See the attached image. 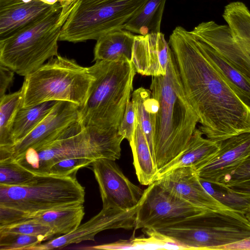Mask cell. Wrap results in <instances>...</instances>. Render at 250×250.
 <instances>
[{"mask_svg":"<svg viewBox=\"0 0 250 250\" xmlns=\"http://www.w3.org/2000/svg\"><path fill=\"white\" fill-rule=\"evenodd\" d=\"M168 43L186 96L203 134L220 142L250 132V108L212 65L191 31L176 27Z\"/></svg>","mask_w":250,"mask_h":250,"instance_id":"1","label":"cell"},{"mask_svg":"<svg viewBox=\"0 0 250 250\" xmlns=\"http://www.w3.org/2000/svg\"><path fill=\"white\" fill-rule=\"evenodd\" d=\"M150 90L158 103L152 124L159 170L186 149L199 119L186 96L173 53L166 75L152 77Z\"/></svg>","mask_w":250,"mask_h":250,"instance_id":"2","label":"cell"},{"mask_svg":"<svg viewBox=\"0 0 250 250\" xmlns=\"http://www.w3.org/2000/svg\"><path fill=\"white\" fill-rule=\"evenodd\" d=\"M88 68L94 79L79 121L84 127L117 132L131 98L135 68L130 61H96Z\"/></svg>","mask_w":250,"mask_h":250,"instance_id":"3","label":"cell"},{"mask_svg":"<svg viewBox=\"0 0 250 250\" xmlns=\"http://www.w3.org/2000/svg\"><path fill=\"white\" fill-rule=\"evenodd\" d=\"M124 139L118 131L84 127L78 119L51 142L38 149H29L13 161L36 175H44L51 165L67 158L118 160Z\"/></svg>","mask_w":250,"mask_h":250,"instance_id":"4","label":"cell"},{"mask_svg":"<svg viewBox=\"0 0 250 250\" xmlns=\"http://www.w3.org/2000/svg\"><path fill=\"white\" fill-rule=\"evenodd\" d=\"M59 2L11 35L0 39V64L21 76L34 72L59 55L62 28L69 14Z\"/></svg>","mask_w":250,"mask_h":250,"instance_id":"5","label":"cell"},{"mask_svg":"<svg viewBox=\"0 0 250 250\" xmlns=\"http://www.w3.org/2000/svg\"><path fill=\"white\" fill-rule=\"evenodd\" d=\"M88 67L59 55L49 59L25 77L21 87V107L49 101H67L81 108L85 104L94 81Z\"/></svg>","mask_w":250,"mask_h":250,"instance_id":"6","label":"cell"},{"mask_svg":"<svg viewBox=\"0 0 250 250\" xmlns=\"http://www.w3.org/2000/svg\"><path fill=\"white\" fill-rule=\"evenodd\" d=\"M85 194L76 173L66 176L36 175L26 185L0 184V206L21 211L32 218L48 210L83 204Z\"/></svg>","mask_w":250,"mask_h":250,"instance_id":"7","label":"cell"},{"mask_svg":"<svg viewBox=\"0 0 250 250\" xmlns=\"http://www.w3.org/2000/svg\"><path fill=\"white\" fill-rule=\"evenodd\" d=\"M147 0H79L63 24L59 41L97 40L126 23Z\"/></svg>","mask_w":250,"mask_h":250,"instance_id":"8","label":"cell"},{"mask_svg":"<svg viewBox=\"0 0 250 250\" xmlns=\"http://www.w3.org/2000/svg\"><path fill=\"white\" fill-rule=\"evenodd\" d=\"M185 250H213L250 237V224L243 212L211 211L206 216L156 229Z\"/></svg>","mask_w":250,"mask_h":250,"instance_id":"9","label":"cell"},{"mask_svg":"<svg viewBox=\"0 0 250 250\" xmlns=\"http://www.w3.org/2000/svg\"><path fill=\"white\" fill-rule=\"evenodd\" d=\"M213 211L194 206L170 192L156 181L144 190L134 230L158 229L186 222Z\"/></svg>","mask_w":250,"mask_h":250,"instance_id":"10","label":"cell"},{"mask_svg":"<svg viewBox=\"0 0 250 250\" xmlns=\"http://www.w3.org/2000/svg\"><path fill=\"white\" fill-rule=\"evenodd\" d=\"M80 107L67 101H57L44 119L13 146L0 148V162L13 161L29 149H38L51 142L79 118Z\"/></svg>","mask_w":250,"mask_h":250,"instance_id":"11","label":"cell"},{"mask_svg":"<svg viewBox=\"0 0 250 250\" xmlns=\"http://www.w3.org/2000/svg\"><path fill=\"white\" fill-rule=\"evenodd\" d=\"M91 166L99 185L103 206L128 211L139 205L144 190L129 181L115 161L99 159Z\"/></svg>","mask_w":250,"mask_h":250,"instance_id":"12","label":"cell"},{"mask_svg":"<svg viewBox=\"0 0 250 250\" xmlns=\"http://www.w3.org/2000/svg\"><path fill=\"white\" fill-rule=\"evenodd\" d=\"M250 156V132L219 142V148L192 167L200 179L216 185Z\"/></svg>","mask_w":250,"mask_h":250,"instance_id":"13","label":"cell"},{"mask_svg":"<svg viewBox=\"0 0 250 250\" xmlns=\"http://www.w3.org/2000/svg\"><path fill=\"white\" fill-rule=\"evenodd\" d=\"M139 205L128 211H121L103 206L95 216L81 225L71 232L54 238L35 247L32 250H49L62 249L69 245L85 241H94L98 233L106 229H132L136 225Z\"/></svg>","mask_w":250,"mask_h":250,"instance_id":"14","label":"cell"},{"mask_svg":"<svg viewBox=\"0 0 250 250\" xmlns=\"http://www.w3.org/2000/svg\"><path fill=\"white\" fill-rule=\"evenodd\" d=\"M155 181L170 192L197 207L213 211L235 210L205 189L192 167L175 169Z\"/></svg>","mask_w":250,"mask_h":250,"instance_id":"15","label":"cell"},{"mask_svg":"<svg viewBox=\"0 0 250 250\" xmlns=\"http://www.w3.org/2000/svg\"><path fill=\"white\" fill-rule=\"evenodd\" d=\"M172 52L162 32L136 35L131 62L137 73L144 76L166 75Z\"/></svg>","mask_w":250,"mask_h":250,"instance_id":"16","label":"cell"},{"mask_svg":"<svg viewBox=\"0 0 250 250\" xmlns=\"http://www.w3.org/2000/svg\"><path fill=\"white\" fill-rule=\"evenodd\" d=\"M191 31L250 78V57L234 40L228 25L211 21L199 23Z\"/></svg>","mask_w":250,"mask_h":250,"instance_id":"17","label":"cell"},{"mask_svg":"<svg viewBox=\"0 0 250 250\" xmlns=\"http://www.w3.org/2000/svg\"><path fill=\"white\" fill-rule=\"evenodd\" d=\"M52 5L40 0H0V39L37 19Z\"/></svg>","mask_w":250,"mask_h":250,"instance_id":"18","label":"cell"},{"mask_svg":"<svg viewBox=\"0 0 250 250\" xmlns=\"http://www.w3.org/2000/svg\"><path fill=\"white\" fill-rule=\"evenodd\" d=\"M195 37L202 51L240 99L250 108V78L242 73L198 36Z\"/></svg>","mask_w":250,"mask_h":250,"instance_id":"19","label":"cell"},{"mask_svg":"<svg viewBox=\"0 0 250 250\" xmlns=\"http://www.w3.org/2000/svg\"><path fill=\"white\" fill-rule=\"evenodd\" d=\"M135 36L125 29L113 30L101 36L96 40L94 60L131 61Z\"/></svg>","mask_w":250,"mask_h":250,"instance_id":"20","label":"cell"},{"mask_svg":"<svg viewBox=\"0 0 250 250\" xmlns=\"http://www.w3.org/2000/svg\"><path fill=\"white\" fill-rule=\"evenodd\" d=\"M196 128L186 149L167 165L158 170L156 180L175 169L193 167L219 148V142L205 138Z\"/></svg>","mask_w":250,"mask_h":250,"instance_id":"21","label":"cell"},{"mask_svg":"<svg viewBox=\"0 0 250 250\" xmlns=\"http://www.w3.org/2000/svg\"><path fill=\"white\" fill-rule=\"evenodd\" d=\"M129 144L138 180L140 184L148 186L156 180L158 168L146 138L138 122L133 140Z\"/></svg>","mask_w":250,"mask_h":250,"instance_id":"22","label":"cell"},{"mask_svg":"<svg viewBox=\"0 0 250 250\" xmlns=\"http://www.w3.org/2000/svg\"><path fill=\"white\" fill-rule=\"evenodd\" d=\"M148 237H132L128 240L93 246L95 250H185L170 237L153 229H143Z\"/></svg>","mask_w":250,"mask_h":250,"instance_id":"23","label":"cell"},{"mask_svg":"<svg viewBox=\"0 0 250 250\" xmlns=\"http://www.w3.org/2000/svg\"><path fill=\"white\" fill-rule=\"evenodd\" d=\"M84 214L83 204H78L38 213L32 218L49 226L55 235H63L80 225Z\"/></svg>","mask_w":250,"mask_h":250,"instance_id":"24","label":"cell"},{"mask_svg":"<svg viewBox=\"0 0 250 250\" xmlns=\"http://www.w3.org/2000/svg\"><path fill=\"white\" fill-rule=\"evenodd\" d=\"M222 16L234 40L250 57V11L247 6L241 1L230 2Z\"/></svg>","mask_w":250,"mask_h":250,"instance_id":"25","label":"cell"},{"mask_svg":"<svg viewBox=\"0 0 250 250\" xmlns=\"http://www.w3.org/2000/svg\"><path fill=\"white\" fill-rule=\"evenodd\" d=\"M167 0H147L142 8L126 23L125 29L146 35L160 32Z\"/></svg>","mask_w":250,"mask_h":250,"instance_id":"26","label":"cell"},{"mask_svg":"<svg viewBox=\"0 0 250 250\" xmlns=\"http://www.w3.org/2000/svg\"><path fill=\"white\" fill-rule=\"evenodd\" d=\"M57 102L49 101L32 106L21 107L13 123L11 145L8 147L21 140L34 129L51 111Z\"/></svg>","mask_w":250,"mask_h":250,"instance_id":"27","label":"cell"},{"mask_svg":"<svg viewBox=\"0 0 250 250\" xmlns=\"http://www.w3.org/2000/svg\"><path fill=\"white\" fill-rule=\"evenodd\" d=\"M131 102L134 106L140 125L156 161L154 148L152 113L158 106V102L151 95L150 89L139 87L132 92Z\"/></svg>","mask_w":250,"mask_h":250,"instance_id":"28","label":"cell"},{"mask_svg":"<svg viewBox=\"0 0 250 250\" xmlns=\"http://www.w3.org/2000/svg\"><path fill=\"white\" fill-rule=\"evenodd\" d=\"M21 91L5 94L0 98V148L11 145V134L17 114L21 107Z\"/></svg>","mask_w":250,"mask_h":250,"instance_id":"29","label":"cell"},{"mask_svg":"<svg viewBox=\"0 0 250 250\" xmlns=\"http://www.w3.org/2000/svg\"><path fill=\"white\" fill-rule=\"evenodd\" d=\"M36 174L14 161L0 162V184L21 186L31 182Z\"/></svg>","mask_w":250,"mask_h":250,"instance_id":"30","label":"cell"},{"mask_svg":"<svg viewBox=\"0 0 250 250\" xmlns=\"http://www.w3.org/2000/svg\"><path fill=\"white\" fill-rule=\"evenodd\" d=\"M43 240L36 236L0 232V250H32Z\"/></svg>","mask_w":250,"mask_h":250,"instance_id":"31","label":"cell"},{"mask_svg":"<svg viewBox=\"0 0 250 250\" xmlns=\"http://www.w3.org/2000/svg\"><path fill=\"white\" fill-rule=\"evenodd\" d=\"M0 232H15L36 236L41 238L43 241L55 235L49 226L33 218L13 226L0 228Z\"/></svg>","mask_w":250,"mask_h":250,"instance_id":"32","label":"cell"},{"mask_svg":"<svg viewBox=\"0 0 250 250\" xmlns=\"http://www.w3.org/2000/svg\"><path fill=\"white\" fill-rule=\"evenodd\" d=\"M93 161L83 157H74L61 160L51 165L44 175L66 176L76 173L80 168L90 166Z\"/></svg>","mask_w":250,"mask_h":250,"instance_id":"33","label":"cell"},{"mask_svg":"<svg viewBox=\"0 0 250 250\" xmlns=\"http://www.w3.org/2000/svg\"><path fill=\"white\" fill-rule=\"evenodd\" d=\"M250 182V156L236 170L225 176L216 185L226 189Z\"/></svg>","mask_w":250,"mask_h":250,"instance_id":"34","label":"cell"},{"mask_svg":"<svg viewBox=\"0 0 250 250\" xmlns=\"http://www.w3.org/2000/svg\"><path fill=\"white\" fill-rule=\"evenodd\" d=\"M136 113L130 100L128 103L123 118L118 128L120 135L130 143L133 138L137 124Z\"/></svg>","mask_w":250,"mask_h":250,"instance_id":"35","label":"cell"},{"mask_svg":"<svg viewBox=\"0 0 250 250\" xmlns=\"http://www.w3.org/2000/svg\"><path fill=\"white\" fill-rule=\"evenodd\" d=\"M31 218L29 214L21 211L0 206V228L16 225Z\"/></svg>","mask_w":250,"mask_h":250,"instance_id":"36","label":"cell"},{"mask_svg":"<svg viewBox=\"0 0 250 250\" xmlns=\"http://www.w3.org/2000/svg\"><path fill=\"white\" fill-rule=\"evenodd\" d=\"M14 72L9 68L0 64V98L5 92L12 83Z\"/></svg>","mask_w":250,"mask_h":250,"instance_id":"37","label":"cell"},{"mask_svg":"<svg viewBox=\"0 0 250 250\" xmlns=\"http://www.w3.org/2000/svg\"><path fill=\"white\" fill-rule=\"evenodd\" d=\"M216 250H250V237L235 243L217 247Z\"/></svg>","mask_w":250,"mask_h":250,"instance_id":"38","label":"cell"},{"mask_svg":"<svg viewBox=\"0 0 250 250\" xmlns=\"http://www.w3.org/2000/svg\"><path fill=\"white\" fill-rule=\"evenodd\" d=\"M43 2L53 5L59 2L62 7V10L71 11L79 0H40Z\"/></svg>","mask_w":250,"mask_h":250,"instance_id":"39","label":"cell"},{"mask_svg":"<svg viewBox=\"0 0 250 250\" xmlns=\"http://www.w3.org/2000/svg\"><path fill=\"white\" fill-rule=\"evenodd\" d=\"M233 193L250 197V182L224 189Z\"/></svg>","mask_w":250,"mask_h":250,"instance_id":"40","label":"cell"},{"mask_svg":"<svg viewBox=\"0 0 250 250\" xmlns=\"http://www.w3.org/2000/svg\"></svg>","mask_w":250,"mask_h":250,"instance_id":"41","label":"cell"}]
</instances>
